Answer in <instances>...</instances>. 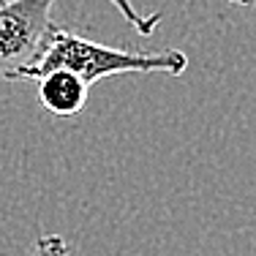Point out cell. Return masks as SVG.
<instances>
[{"label": "cell", "instance_id": "2", "mask_svg": "<svg viewBox=\"0 0 256 256\" xmlns=\"http://www.w3.org/2000/svg\"><path fill=\"white\" fill-rule=\"evenodd\" d=\"M54 0H6L0 6V79L25 82L44 54L50 36Z\"/></svg>", "mask_w": 256, "mask_h": 256}, {"label": "cell", "instance_id": "4", "mask_svg": "<svg viewBox=\"0 0 256 256\" xmlns=\"http://www.w3.org/2000/svg\"><path fill=\"white\" fill-rule=\"evenodd\" d=\"M109 3L123 14V20L136 30L139 36H153L156 28L161 25V20H164V14H158V11H156V14H150V16H144L142 11H136V6H134L131 0H109Z\"/></svg>", "mask_w": 256, "mask_h": 256}, {"label": "cell", "instance_id": "7", "mask_svg": "<svg viewBox=\"0 0 256 256\" xmlns=\"http://www.w3.org/2000/svg\"><path fill=\"white\" fill-rule=\"evenodd\" d=\"M3 3H6V0H0V6H3Z\"/></svg>", "mask_w": 256, "mask_h": 256}, {"label": "cell", "instance_id": "5", "mask_svg": "<svg viewBox=\"0 0 256 256\" xmlns=\"http://www.w3.org/2000/svg\"><path fill=\"white\" fill-rule=\"evenodd\" d=\"M28 256H68V242L60 234H44L33 242Z\"/></svg>", "mask_w": 256, "mask_h": 256}, {"label": "cell", "instance_id": "3", "mask_svg": "<svg viewBox=\"0 0 256 256\" xmlns=\"http://www.w3.org/2000/svg\"><path fill=\"white\" fill-rule=\"evenodd\" d=\"M88 84L71 71H50L38 79V104L58 118H74L88 104Z\"/></svg>", "mask_w": 256, "mask_h": 256}, {"label": "cell", "instance_id": "1", "mask_svg": "<svg viewBox=\"0 0 256 256\" xmlns=\"http://www.w3.org/2000/svg\"><path fill=\"white\" fill-rule=\"evenodd\" d=\"M188 68V58L180 50H120L106 46L98 41H90L84 36L74 33L68 28L54 25L50 44L41 54L38 66L25 74V82H38L50 71H71L84 84H93L104 76H120V74H169L182 76Z\"/></svg>", "mask_w": 256, "mask_h": 256}, {"label": "cell", "instance_id": "6", "mask_svg": "<svg viewBox=\"0 0 256 256\" xmlns=\"http://www.w3.org/2000/svg\"><path fill=\"white\" fill-rule=\"evenodd\" d=\"M232 6H242V8H248V6H256V0H229Z\"/></svg>", "mask_w": 256, "mask_h": 256}]
</instances>
